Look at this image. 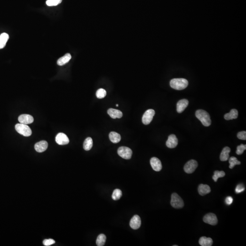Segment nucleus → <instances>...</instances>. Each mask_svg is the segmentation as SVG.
Returning <instances> with one entry per match:
<instances>
[{"label": "nucleus", "instance_id": "nucleus-1", "mask_svg": "<svg viewBox=\"0 0 246 246\" xmlns=\"http://www.w3.org/2000/svg\"><path fill=\"white\" fill-rule=\"evenodd\" d=\"M196 116L205 126H209L211 125L212 121L210 116L206 111L202 110H198L196 112Z\"/></svg>", "mask_w": 246, "mask_h": 246}, {"label": "nucleus", "instance_id": "nucleus-2", "mask_svg": "<svg viewBox=\"0 0 246 246\" xmlns=\"http://www.w3.org/2000/svg\"><path fill=\"white\" fill-rule=\"evenodd\" d=\"M188 85V81L185 79H174L170 81V87L176 90L185 89Z\"/></svg>", "mask_w": 246, "mask_h": 246}, {"label": "nucleus", "instance_id": "nucleus-3", "mask_svg": "<svg viewBox=\"0 0 246 246\" xmlns=\"http://www.w3.org/2000/svg\"><path fill=\"white\" fill-rule=\"evenodd\" d=\"M15 129L17 132L23 135L24 136H30L32 134L31 128L27 125L25 124L22 123L17 124L15 126Z\"/></svg>", "mask_w": 246, "mask_h": 246}, {"label": "nucleus", "instance_id": "nucleus-4", "mask_svg": "<svg viewBox=\"0 0 246 246\" xmlns=\"http://www.w3.org/2000/svg\"><path fill=\"white\" fill-rule=\"evenodd\" d=\"M170 204L173 207L176 209L182 208L184 205L183 201L176 193L171 195Z\"/></svg>", "mask_w": 246, "mask_h": 246}, {"label": "nucleus", "instance_id": "nucleus-5", "mask_svg": "<svg viewBox=\"0 0 246 246\" xmlns=\"http://www.w3.org/2000/svg\"><path fill=\"white\" fill-rule=\"evenodd\" d=\"M118 154L121 157L126 160L130 159L132 154V151L130 148L125 146L120 147L118 150Z\"/></svg>", "mask_w": 246, "mask_h": 246}, {"label": "nucleus", "instance_id": "nucleus-6", "mask_svg": "<svg viewBox=\"0 0 246 246\" xmlns=\"http://www.w3.org/2000/svg\"><path fill=\"white\" fill-rule=\"evenodd\" d=\"M198 167V162L194 160H191L185 164L184 170L187 174H191L195 171Z\"/></svg>", "mask_w": 246, "mask_h": 246}, {"label": "nucleus", "instance_id": "nucleus-7", "mask_svg": "<svg viewBox=\"0 0 246 246\" xmlns=\"http://www.w3.org/2000/svg\"><path fill=\"white\" fill-rule=\"evenodd\" d=\"M154 114H155V111L152 109H149L146 111L143 115L142 119L143 123L145 125L150 124L152 120Z\"/></svg>", "mask_w": 246, "mask_h": 246}, {"label": "nucleus", "instance_id": "nucleus-8", "mask_svg": "<svg viewBox=\"0 0 246 246\" xmlns=\"http://www.w3.org/2000/svg\"><path fill=\"white\" fill-rule=\"evenodd\" d=\"M203 221L206 223L213 226L216 225L218 223V220L216 215L212 213L206 214L203 217Z\"/></svg>", "mask_w": 246, "mask_h": 246}, {"label": "nucleus", "instance_id": "nucleus-9", "mask_svg": "<svg viewBox=\"0 0 246 246\" xmlns=\"http://www.w3.org/2000/svg\"><path fill=\"white\" fill-rule=\"evenodd\" d=\"M56 142L59 145H66L68 144L69 140L67 136L63 133H59L57 135L55 138Z\"/></svg>", "mask_w": 246, "mask_h": 246}, {"label": "nucleus", "instance_id": "nucleus-10", "mask_svg": "<svg viewBox=\"0 0 246 246\" xmlns=\"http://www.w3.org/2000/svg\"><path fill=\"white\" fill-rule=\"evenodd\" d=\"M151 166L154 170L160 171L162 169V166L161 161L156 157H153L150 160Z\"/></svg>", "mask_w": 246, "mask_h": 246}, {"label": "nucleus", "instance_id": "nucleus-11", "mask_svg": "<svg viewBox=\"0 0 246 246\" xmlns=\"http://www.w3.org/2000/svg\"><path fill=\"white\" fill-rule=\"evenodd\" d=\"M178 140L176 136L175 135H170L169 136L168 140L166 142V145L168 148L172 149L175 148L178 145Z\"/></svg>", "mask_w": 246, "mask_h": 246}, {"label": "nucleus", "instance_id": "nucleus-12", "mask_svg": "<svg viewBox=\"0 0 246 246\" xmlns=\"http://www.w3.org/2000/svg\"><path fill=\"white\" fill-rule=\"evenodd\" d=\"M141 224H142V222H141L140 217L138 215H136L134 216L131 218L130 223H129V225L133 229L136 230L140 227Z\"/></svg>", "mask_w": 246, "mask_h": 246}, {"label": "nucleus", "instance_id": "nucleus-13", "mask_svg": "<svg viewBox=\"0 0 246 246\" xmlns=\"http://www.w3.org/2000/svg\"><path fill=\"white\" fill-rule=\"evenodd\" d=\"M18 121L20 123L27 125L32 123L34 121V119L33 116L29 114H23L19 116Z\"/></svg>", "mask_w": 246, "mask_h": 246}, {"label": "nucleus", "instance_id": "nucleus-14", "mask_svg": "<svg viewBox=\"0 0 246 246\" xmlns=\"http://www.w3.org/2000/svg\"><path fill=\"white\" fill-rule=\"evenodd\" d=\"M48 147V143L46 141L42 140L35 145L34 148L38 152L42 153L45 151Z\"/></svg>", "mask_w": 246, "mask_h": 246}, {"label": "nucleus", "instance_id": "nucleus-15", "mask_svg": "<svg viewBox=\"0 0 246 246\" xmlns=\"http://www.w3.org/2000/svg\"><path fill=\"white\" fill-rule=\"evenodd\" d=\"M189 104V101L186 99H183L178 101L176 105V110L178 113L183 112L187 107Z\"/></svg>", "mask_w": 246, "mask_h": 246}, {"label": "nucleus", "instance_id": "nucleus-16", "mask_svg": "<svg viewBox=\"0 0 246 246\" xmlns=\"http://www.w3.org/2000/svg\"><path fill=\"white\" fill-rule=\"evenodd\" d=\"M198 191L200 195L203 196L209 193L211 190H210V187L208 185L201 184L199 185Z\"/></svg>", "mask_w": 246, "mask_h": 246}, {"label": "nucleus", "instance_id": "nucleus-17", "mask_svg": "<svg viewBox=\"0 0 246 246\" xmlns=\"http://www.w3.org/2000/svg\"><path fill=\"white\" fill-rule=\"evenodd\" d=\"M231 149L229 147H224L220 154V160L222 161H225L228 160L229 158V153Z\"/></svg>", "mask_w": 246, "mask_h": 246}, {"label": "nucleus", "instance_id": "nucleus-18", "mask_svg": "<svg viewBox=\"0 0 246 246\" xmlns=\"http://www.w3.org/2000/svg\"><path fill=\"white\" fill-rule=\"evenodd\" d=\"M108 114L112 119H115L116 118H121L123 116V114L121 111L118 110L111 109H109L108 111Z\"/></svg>", "mask_w": 246, "mask_h": 246}, {"label": "nucleus", "instance_id": "nucleus-19", "mask_svg": "<svg viewBox=\"0 0 246 246\" xmlns=\"http://www.w3.org/2000/svg\"><path fill=\"white\" fill-rule=\"evenodd\" d=\"M199 243L201 246H211L213 245V240L211 238L202 237L200 238Z\"/></svg>", "mask_w": 246, "mask_h": 246}, {"label": "nucleus", "instance_id": "nucleus-20", "mask_svg": "<svg viewBox=\"0 0 246 246\" xmlns=\"http://www.w3.org/2000/svg\"><path fill=\"white\" fill-rule=\"evenodd\" d=\"M238 115V111L236 109H232L229 113L225 114L224 118L227 120L237 119Z\"/></svg>", "mask_w": 246, "mask_h": 246}, {"label": "nucleus", "instance_id": "nucleus-21", "mask_svg": "<svg viewBox=\"0 0 246 246\" xmlns=\"http://www.w3.org/2000/svg\"><path fill=\"white\" fill-rule=\"evenodd\" d=\"M72 57L70 54H67L62 57L60 58L57 61V64L59 66H63L68 63L70 59H71Z\"/></svg>", "mask_w": 246, "mask_h": 246}, {"label": "nucleus", "instance_id": "nucleus-22", "mask_svg": "<svg viewBox=\"0 0 246 246\" xmlns=\"http://www.w3.org/2000/svg\"><path fill=\"white\" fill-rule=\"evenodd\" d=\"M9 36L8 34L3 33L0 35V49L3 48L8 40Z\"/></svg>", "mask_w": 246, "mask_h": 246}, {"label": "nucleus", "instance_id": "nucleus-23", "mask_svg": "<svg viewBox=\"0 0 246 246\" xmlns=\"http://www.w3.org/2000/svg\"><path fill=\"white\" fill-rule=\"evenodd\" d=\"M110 140L113 143H118L121 140V136L120 134L115 132H111L109 135Z\"/></svg>", "mask_w": 246, "mask_h": 246}, {"label": "nucleus", "instance_id": "nucleus-24", "mask_svg": "<svg viewBox=\"0 0 246 246\" xmlns=\"http://www.w3.org/2000/svg\"><path fill=\"white\" fill-rule=\"evenodd\" d=\"M93 139L91 138L88 137L86 138L83 143V149L86 151H89L93 147Z\"/></svg>", "mask_w": 246, "mask_h": 246}, {"label": "nucleus", "instance_id": "nucleus-25", "mask_svg": "<svg viewBox=\"0 0 246 246\" xmlns=\"http://www.w3.org/2000/svg\"><path fill=\"white\" fill-rule=\"evenodd\" d=\"M106 237L104 234H101L98 236L96 240V244L98 246H104L106 241Z\"/></svg>", "mask_w": 246, "mask_h": 246}, {"label": "nucleus", "instance_id": "nucleus-26", "mask_svg": "<svg viewBox=\"0 0 246 246\" xmlns=\"http://www.w3.org/2000/svg\"><path fill=\"white\" fill-rule=\"evenodd\" d=\"M228 160L230 164L229 168L230 169H233L236 165H239L241 164L240 161L238 160L237 158L235 157L232 156L229 158Z\"/></svg>", "mask_w": 246, "mask_h": 246}, {"label": "nucleus", "instance_id": "nucleus-27", "mask_svg": "<svg viewBox=\"0 0 246 246\" xmlns=\"http://www.w3.org/2000/svg\"><path fill=\"white\" fill-rule=\"evenodd\" d=\"M122 196V191L120 189H116L114 191L112 195V198L114 201H117Z\"/></svg>", "mask_w": 246, "mask_h": 246}, {"label": "nucleus", "instance_id": "nucleus-28", "mask_svg": "<svg viewBox=\"0 0 246 246\" xmlns=\"http://www.w3.org/2000/svg\"><path fill=\"white\" fill-rule=\"evenodd\" d=\"M225 176V173L223 171H218L216 170L214 172V175L213 176V180L215 182H216L218 178L223 177Z\"/></svg>", "mask_w": 246, "mask_h": 246}, {"label": "nucleus", "instance_id": "nucleus-29", "mask_svg": "<svg viewBox=\"0 0 246 246\" xmlns=\"http://www.w3.org/2000/svg\"><path fill=\"white\" fill-rule=\"evenodd\" d=\"M97 97L98 98H103L106 96V91L103 89H100L97 91L96 94Z\"/></svg>", "mask_w": 246, "mask_h": 246}, {"label": "nucleus", "instance_id": "nucleus-30", "mask_svg": "<svg viewBox=\"0 0 246 246\" xmlns=\"http://www.w3.org/2000/svg\"><path fill=\"white\" fill-rule=\"evenodd\" d=\"M62 0H47L46 4L48 6H56L60 4L62 2Z\"/></svg>", "mask_w": 246, "mask_h": 246}, {"label": "nucleus", "instance_id": "nucleus-31", "mask_svg": "<svg viewBox=\"0 0 246 246\" xmlns=\"http://www.w3.org/2000/svg\"><path fill=\"white\" fill-rule=\"evenodd\" d=\"M246 149V145L241 144V145H238L237 147V151H236V153L238 155H241L243 153L244 151H245Z\"/></svg>", "mask_w": 246, "mask_h": 246}, {"label": "nucleus", "instance_id": "nucleus-32", "mask_svg": "<svg viewBox=\"0 0 246 246\" xmlns=\"http://www.w3.org/2000/svg\"><path fill=\"white\" fill-rule=\"evenodd\" d=\"M244 190H245V187H244V185L240 184L238 185H237L236 189H235V192L237 193L238 194V193H240L243 192Z\"/></svg>", "mask_w": 246, "mask_h": 246}, {"label": "nucleus", "instance_id": "nucleus-33", "mask_svg": "<svg viewBox=\"0 0 246 246\" xmlns=\"http://www.w3.org/2000/svg\"><path fill=\"white\" fill-rule=\"evenodd\" d=\"M55 241L52 239H48L44 240L43 241V244L44 246H49L52 244L55 243Z\"/></svg>", "mask_w": 246, "mask_h": 246}, {"label": "nucleus", "instance_id": "nucleus-34", "mask_svg": "<svg viewBox=\"0 0 246 246\" xmlns=\"http://www.w3.org/2000/svg\"><path fill=\"white\" fill-rule=\"evenodd\" d=\"M238 138L241 140H246V132L245 131H241L239 132L237 135Z\"/></svg>", "mask_w": 246, "mask_h": 246}, {"label": "nucleus", "instance_id": "nucleus-35", "mask_svg": "<svg viewBox=\"0 0 246 246\" xmlns=\"http://www.w3.org/2000/svg\"><path fill=\"white\" fill-rule=\"evenodd\" d=\"M233 198L231 197H227L226 198L225 202L228 205H230L233 202Z\"/></svg>", "mask_w": 246, "mask_h": 246}, {"label": "nucleus", "instance_id": "nucleus-36", "mask_svg": "<svg viewBox=\"0 0 246 246\" xmlns=\"http://www.w3.org/2000/svg\"><path fill=\"white\" fill-rule=\"evenodd\" d=\"M116 107H118V106H119V105H118V104H117L116 105Z\"/></svg>", "mask_w": 246, "mask_h": 246}]
</instances>
